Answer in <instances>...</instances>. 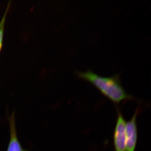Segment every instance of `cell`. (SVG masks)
I'll use <instances>...</instances> for the list:
<instances>
[{
  "instance_id": "obj_1",
  "label": "cell",
  "mask_w": 151,
  "mask_h": 151,
  "mask_svg": "<svg viewBox=\"0 0 151 151\" xmlns=\"http://www.w3.org/2000/svg\"><path fill=\"white\" fill-rule=\"evenodd\" d=\"M76 74L79 78L93 84L102 94L114 103L119 104L124 100L132 98L123 88L118 74L110 77H103L89 70L85 72L78 71Z\"/></svg>"
},
{
  "instance_id": "obj_2",
  "label": "cell",
  "mask_w": 151,
  "mask_h": 151,
  "mask_svg": "<svg viewBox=\"0 0 151 151\" xmlns=\"http://www.w3.org/2000/svg\"><path fill=\"white\" fill-rule=\"evenodd\" d=\"M126 126L125 119L119 113L114 134L115 151H126Z\"/></svg>"
},
{
  "instance_id": "obj_3",
  "label": "cell",
  "mask_w": 151,
  "mask_h": 151,
  "mask_svg": "<svg viewBox=\"0 0 151 151\" xmlns=\"http://www.w3.org/2000/svg\"><path fill=\"white\" fill-rule=\"evenodd\" d=\"M138 110L126 126V151H135L137 140V119Z\"/></svg>"
},
{
  "instance_id": "obj_4",
  "label": "cell",
  "mask_w": 151,
  "mask_h": 151,
  "mask_svg": "<svg viewBox=\"0 0 151 151\" xmlns=\"http://www.w3.org/2000/svg\"><path fill=\"white\" fill-rule=\"evenodd\" d=\"M10 139L7 151H27L23 149L20 143L16 130L14 116L12 114L10 119Z\"/></svg>"
},
{
  "instance_id": "obj_5",
  "label": "cell",
  "mask_w": 151,
  "mask_h": 151,
  "mask_svg": "<svg viewBox=\"0 0 151 151\" xmlns=\"http://www.w3.org/2000/svg\"><path fill=\"white\" fill-rule=\"evenodd\" d=\"M11 1H9L6 8V9L5 12L4 13L2 18L1 19L0 22V52H1V50L2 47L3 39H4V31L5 23L6 17L9 8L10 7Z\"/></svg>"
}]
</instances>
